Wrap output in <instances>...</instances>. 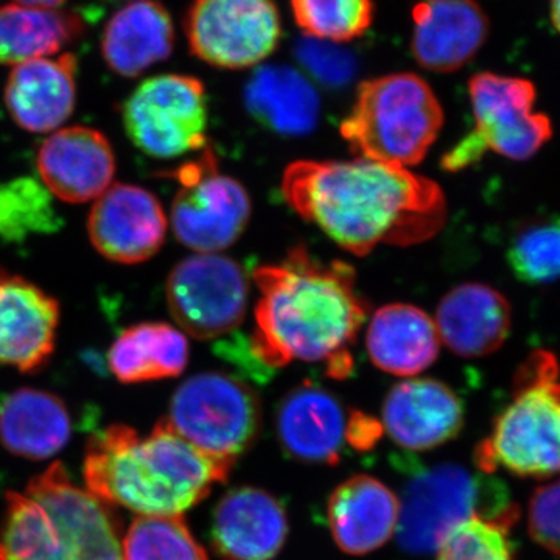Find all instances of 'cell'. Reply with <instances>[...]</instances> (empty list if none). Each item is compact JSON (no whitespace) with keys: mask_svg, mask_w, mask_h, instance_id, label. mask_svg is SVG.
<instances>
[{"mask_svg":"<svg viewBox=\"0 0 560 560\" xmlns=\"http://www.w3.org/2000/svg\"><path fill=\"white\" fill-rule=\"evenodd\" d=\"M282 191L301 219L360 257L381 245L430 241L447 221L444 191L433 179L363 158L293 162Z\"/></svg>","mask_w":560,"mask_h":560,"instance_id":"1","label":"cell"},{"mask_svg":"<svg viewBox=\"0 0 560 560\" xmlns=\"http://www.w3.org/2000/svg\"><path fill=\"white\" fill-rule=\"evenodd\" d=\"M253 279L260 293L250 338L256 359L270 368L327 363L331 377H346L350 348L368 316L353 268L294 248L282 264L257 268Z\"/></svg>","mask_w":560,"mask_h":560,"instance_id":"2","label":"cell"},{"mask_svg":"<svg viewBox=\"0 0 560 560\" xmlns=\"http://www.w3.org/2000/svg\"><path fill=\"white\" fill-rule=\"evenodd\" d=\"M232 463L195 448L162 419L147 438L125 423L88 442L83 478L92 495L139 515L179 517L226 480Z\"/></svg>","mask_w":560,"mask_h":560,"instance_id":"3","label":"cell"},{"mask_svg":"<svg viewBox=\"0 0 560 560\" xmlns=\"http://www.w3.org/2000/svg\"><path fill=\"white\" fill-rule=\"evenodd\" d=\"M0 560H121L120 522L55 463L7 493Z\"/></svg>","mask_w":560,"mask_h":560,"instance_id":"4","label":"cell"},{"mask_svg":"<svg viewBox=\"0 0 560 560\" xmlns=\"http://www.w3.org/2000/svg\"><path fill=\"white\" fill-rule=\"evenodd\" d=\"M559 364L547 350H536L514 381V397L475 452L482 474L506 470L518 477L560 474Z\"/></svg>","mask_w":560,"mask_h":560,"instance_id":"5","label":"cell"},{"mask_svg":"<svg viewBox=\"0 0 560 560\" xmlns=\"http://www.w3.org/2000/svg\"><path fill=\"white\" fill-rule=\"evenodd\" d=\"M444 110L430 84L415 73L364 81L341 136L363 160L410 168L440 136Z\"/></svg>","mask_w":560,"mask_h":560,"instance_id":"6","label":"cell"},{"mask_svg":"<svg viewBox=\"0 0 560 560\" xmlns=\"http://www.w3.org/2000/svg\"><path fill=\"white\" fill-rule=\"evenodd\" d=\"M486 475L451 463L412 471L399 500L396 534L401 550L431 555L460 523L517 510L503 486Z\"/></svg>","mask_w":560,"mask_h":560,"instance_id":"7","label":"cell"},{"mask_svg":"<svg viewBox=\"0 0 560 560\" xmlns=\"http://www.w3.org/2000/svg\"><path fill=\"white\" fill-rule=\"evenodd\" d=\"M469 92L475 128L444 154V171H464L489 151L512 161L530 160L551 139L550 117L534 110L537 92L530 81L478 73Z\"/></svg>","mask_w":560,"mask_h":560,"instance_id":"8","label":"cell"},{"mask_svg":"<svg viewBox=\"0 0 560 560\" xmlns=\"http://www.w3.org/2000/svg\"><path fill=\"white\" fill-rule=\"evenodd\" d=\"M165 422L198 451L234 464L259 434V396L232 375L202 372L175 390Z\"/></svg>","mask_w":560,"mask_h":560,"instance_id":"9","label":"cell"},{"mask_svg":"<svg viewBox=\"0 0 560 560\" xmlns=\"http://www.w3.org/2000/svg\"><path fill=\"white\" fill-rule=\"evenodd\" d=\"M131 142L149 156L172 160L206 145L208 98L194 77H153L139 84L124 105Z\"/></svg>","mask_w":560,"mask_h":560,"instance_id":"10","label":"cell"},{"mask_svg":"<svg viewBox=\"0 0 560 560\" xmlns=\"http://www.w3.org/2000/svg\"><path fill=\"white\" fill-rule=\"evenodd\" d=\"M165 294L179 330L198 340H213L245 319L249 283L237 261L219 253H197L173 268Z\"/></svg>","mask_w":560,"mask_h":560,"instance_id":"11","label":"cell"},{"mask_svg":"<svg viewBox=\"0 0 560 560\" xmlns=\"http://www.w3.org/2000/svg\"><path fill=\"white\" fill-rule=\"evenodd\" d=\"M180 189L172 205L176 238L197 253H220L238 241L250 219L248 191L221 175L213 153L183 165L176 173Z\"/></svg>","mask_w":560,"mask_h":560,"instance_id":"12","label":"cell"},{"mask_svg":"<svg viewBox=\"0 0 560 560\" xmlns=\"http://www.w3.org/2000/svg\"><path fill=\"white\" fill-rule=\"evenodd\" d=\"M191 54L223 69H245L270 57L280 39L272 0H194L184 22Z\"/></svg>","mask_w":560,"mask_h":560,"instance_id":"13","label":"cell"},{"mask_svg":"<svg viewBox=\"0 0 560 560\" xmlns=\"http://www.w3.org/2000/svg\"><path fill=\"white\" fill-rule=\"evenodd\" d=\"M168 220L151 191L131 184H113L92 206L88 232L105 259L136 265L160 253Z\"/></svg>","mask_w":560,"mask_h":560,"instance_id":"14","label":"cell"},{"mask_svg":"<svg viewBox=\"0 0 560 560\" xmlns=\"http://www.w3.org/2000/svg\"><path fill=\"white\" fill-rule=\"evenodd\" d=\"M60 304L21 276L0 271V366L38 371L57 345Z\"/></svg>","mask_w":560,"mask_h":560,"instance_id":"15","label":"cell"},{"mask_svg":"<svg viewBox=\"0 0 560 560\" xmlns=\"http://www.w3.org/2000/svg\"><path fill=\"white\" fill-rule=\"evenodd\" d=\"M40 183L54 197L81 205L113 186L116 156L103 132L88 127L57 130L38 153Z\"/></svg>","mask_w":560,"mask_h":560,"instance_id":"16","label":"cell"},{"mask_svg":"<svg viewBox=\"0 0 560 560\" xmlns=\"http://www.w3.org/2000/svg\"><path fill=\"white\" fill-rule=\"evenodd\" d=\"M464 425L463 401L433 378L394 386L383 404V429L401 448L425 452L453 440Z\"/></svg>","mask_w":560,"mask_h":560,"instance_id":"17","label":"cell"},{"mask_svg":"<svg viewBox=\"0 0 560 560\" xmlns=\"http://www.w3.org/2000/svg\"><path fill=\"white\" fill-rule=\"evenodd\" d=\"M289 536V518L276 497L256 488L231 490L210 525L213 550L224 560L275 558Z\"/></svg>","mask_w":560,"mask_h":560,"instance_id":"18","label":"cell"},{"mask_svg":"<svg viewBox=\"0 0 560 560\" xmlns=\"http://www.w3.org/2000/svg\"><path fill=\"white\" fill-rule=\"evenodd\" d=\"M350 418L334 394L304 383L280 400L276 431L291 458L337 464L349 445Z\"/></svg>","mask_w":560,"mask_h":560,"instance_id":"19","label":"cell"},{"mask_svg":"<svg viewBox=\"0 0 560 560\" xmlns=\"http://www.w3.org/2000/svg\"><path fill=\"white\" fill-rule=\"evenodd\" d=\"M412 20V55L436 72L464 68L488 39V16L475 0H429L416 7Z\"/></svg>","mask_w":560,"mask_h":560,"instance_id":"20","label":"cell"},{"mask_svg":"<svg viewBox=\"0 0 560 560\" xmlns=\"http://www.w3.org/2000/svg\"><path fill=\"white\" fill-rule=\"evenodd\" d=\"M77 68L72 54L16 65L5 84L11 119L32 132L58 130L75 109Z\"/></svg>","mask_w":560,"mask_h":560,"instance_id":"21","label":"cell"},{"mask_svg":"<svg viewBox=\"0 0 560 560\" xmlns=\"http://www.w3.org/2000/svg\"><path fill=\"white\" fill-rule=\"evenodd\" d=\"M511 323L510 301L500 291L482 283H463L442 298L434 324L441 342L452 352L478 359L503 346Z\"/></svg>","mask_w":560,"mask_h":560,"instance_id":"22","label":"cell"},{"mask_svg":"<svg viewBox=\"0 0 560 560\" xmlns=\"http://www.w3.org/2000/svg\"><path fill=\"white\" fill-rule=\"evenodd\" d=\"M334 540L348 555L378 550L396 534L399 499L377 478L357 475L334 490L327 504Z\"/></svg>","mask_w":560,"mask_h":560,"instance_id":"23","label":"cell"},{"mask_svg":"<svg viewBox=\"0 0 560 560\" xmlns=\"http://www.w3.org/2000/svg\"><path fill=\"white\" fill-rule=\"evenodd\" d=\"M175 44L171 14L156 0H135L117 11L102 35V57L125 79L167 60Z\"/></svg>","mask_w":560,"mask_h":560,"instance_id":"24","label":"cell"},{"mask_svg":"<svg viewBox=\"0 0 560 560\" xmlns=\"http://www.w3.org/2000/svg\"><path fill=\"white\" fill-rule=\"evenodd\" d=\"M72 436L65 401L43 389L21 388L0 399V444L31 460L54 458Z\"/></svg>","mask_w":560,"mask_h":560,"instance_id":"25","label":"cell"},{"mask_svg":"<svg viewBox=\"0 0 560 560\" xmlns=\"http://www.w3.org/2000/svg\"><path fill=\"white\" fill-rule=\"evenodd\" d=\"M366 348L378 370L415 377L436 361L441 338L425 312L410 304H389L372 316Z\"/></svg>","mask_w":560,"mask_h":560,"instance_id":"26","label":"cell"},{"mask_svg":"<svg viewBox=\"0 0 560 560\" xmlns=\"http://www.w3.org/2000/svg\"><path fill=\"white\" fill-rule=\"evenodd\" d=\"M250 116L285 138L311 135L318 125L319 97L300 72L285 66H265L245 90Z\"/></svg>","mask_w":560,"mask_h":560,"instance_id":"27","label":"cell"},{"mask_svg":"<svg viewBox=\"0 0 560 560\" xmlns=\"http://www.w3.org/2000/svg\"><path fill=\"white\" fill-rule=\"evenodd\" d=\"M108 363L114 377L128 385L178 377L189 363V341L171 324H138L113 342Z\"/></svg>","mask_w":560,"mask_h":560,"instance_id":"28","label":"cell"},{"mask_svg":"<svg viewBox=\"0 0 560 560\" xmlns=\"http://www.w3.org/2000/svg\"><path fill=\"white\" fill-rule=\"evenodd\" d=\"M84 32L73 11L5 5L0 9V65H21L57 54Z\"/></svg>","mask_w":560,"mask_h":560,"instance_id":"29","label":"cell"},{"mask_svg":"<svg viewBox=\"0 0 560 560\" xmlns=\"http://www.w3.org/2000/svg\"><path fill=\"white\" fill-rule=\"evenodd\" d=\"M62 219L54 195L40 180L22 178L0 183V238L21 243L60 231Z\"/></svg>","mask_w":560,"mask_h":560,"instance_id":"30","label":"cell"},{"mask_svg":"<svg viewBox=\"0 0 560 560\" xmlns=\"http://www.w3.org/2000/svg\"><path fill=\"white\" fill-rule=\"evenodd\" d=\"M121 560H209L179 517L139 515L121 539Z\"/></svg>","mask_w":560,"mask_h":560,"instance_id":"31","label":"cell"},{"mask_svg":"<svg viewBox=\"0 0 560 560\" xmlns=\"http://www.w3.org/2000/svg\"><path fill=\"white\" fill-rule=\"evenodd\" d=\"M508 264L521 282L547 285L560 279V213L529 221L508 248Z\"/></svg>","mask_w":560,"mask_h":560,"instance_id":"32","label":"cell"},{"mask_svg":"<svg viewBox=\"0 0 560 560\" xmlns=\"http://www.w3.org/2000/svg\"><path fill=\"white\" fill-rule=\"evenodd\" d=\"M294 20L312 38L348 43L370 28L372 0H291Z\"/></svg>","mask_w":560,"mask_h":560,"instance_id":"33","label":"cell"},{"mask_svg":"<svg viewBox=\"0 0 560 560\" xmlns=\"http://www.w3.org/2000/svg\"><path fill=\"white\" fill-rule=\"evenodd\" d=\"M514 510L500 517H474L460 523L442 541L438 560H515L510 539L517 522Z\"/></svg>","mask_w":560,"mask_h":560,"instance_id":"34","label":"cell"},{"mask_svg":"<svg viewBox=\"0 0 560 560\" xmlns=\"http://www.w3.org/2000/svg\"><path fill=\"white\" fill-rule=\"evenodd\" d=\"M296 54L301 65L326 86H345L355 72V62L348 51L338 49L324 39L302 40Z\"/></svg>","mask_w":560,"mask_h":560,"instance_id":"35","label":"cell"},{"mask_svg":"<svg viewBox=\"0 0 560 560\" xmlns=\"http://www.w3.org/2000/svg\"><path fill=\"white\" fill-rule=\"evenodd\" d=\"M528 528L540 547L560 556V480L541 486L530 497Z\"/></svg>","mask_w":560,"mask_h":560,"instance_id":"36","label":"cell"},{"mask_svg":"<svg viewBox=\"0 0 560 560\" xmlns=\"http://www.w3.org/2000/svg\"><path fill=\"white\" fill-rule=\"evenodd\" d=\"M21 5L35 7V9H55L66 0H16Z\"/></svg>","mask_w":560,"mask_h":560,"instance_id":"37","label":"cell"},{"mask_svg":"<svg viewBox=\"0 0 560 560\" xmlns=\"http://www.w3.org/2000/svg\"><path fill=\"white\" fill-rule=\"evenodd\" d=\"M551 18L556 28L560 32V0H551Z\"/></svg>","mask_w":560,"mask_h":560,"instance_id":"38","label":"cell"},{"mask_svg":"<svg viewBox=\"0 0 560 560\" xmlns=\"http://www.w3.org/2000/svg\"><path fill=\"white\" fill-rule=\"evenodd\" d=\"M101 2L109 3V5H116V3L128 2V0H101ZM135 2V0H132Z\"/></svg>","mask_w":560,"mask_h":560,"instance_id":"39","label":"cell"}]
</instances>
